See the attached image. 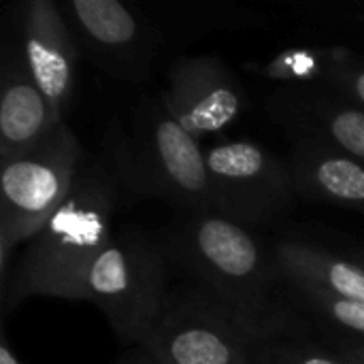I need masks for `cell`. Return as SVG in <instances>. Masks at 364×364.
<instances>
[{
	"label": "cell",
	"instance_id": "8fae6325",
	"mask_svg": "<svg viewBox=\"0 0 364 364\" xmlns=\"http://www.w3.org/2000/svg\"><path fill=\"white\" fill-rule=\"evenodd\" d=\"M267 109L290 139H316L364 162V109L333 87H277Z\"/></svg>",
	"mask_w": 364,
	"mask_h": 364
},
{
	"label": "cell",
	"instance_id": "4fadbf2b",
	"mask_svg": "<svg viewBox=\"0 0 364 364\" xmlns=\"http://www.w3.org/2000/svg\"><path fill=\"white\" fill-rule=\"evenodd\" d=\"M55 126L53 111L34 83L19 45L4 47L0 62V162L36 145Z\"/></svg>",
	"mask_w": 364,
	"mask_h": 364
},
{
	"label": "cell",
	"instance_id": "7c38bea8",
	"mask_svg": "<svg viewBox=\"0 0 364 364\" xmlns=\"http://www.w3.org/2000/svg\"><path fill=\"white\" fill-rule=\"evenodd\" d=\"M290 141L286 162L296 196L364 215V162L316 139Z\"/></svg>",
	"mask_w": 364,
	"mask_h": 364
},
{
	"label": "cell",
	"instance_id": "ffe728a7",
	"mask_svg": "<svg viewBox=\"0 0 364 364\" xmlns=\"http://www.w3.org/2000/svg\"><path fill=\"white\" fill-rule=\"evenodd\" d=\"M113 364H164L160 363L149 350L145 348H130L124 356H119Z\"/></svg>",
	"mask_w": 364,
	"mask_h": 364
},
{
	"label": "cell",
	"instance_id": "5b68a950",
	"mask_svg": "<svg viewBox=\"0 0 364 364\" xmlns=\"http://www.w3.org/2000/svg\"><path fill=\"white\" fill-rule=\"evenodd\" d=\"M85 151L68 122L58 124L36 145L2 164L0 177V273L11 277V254L30 243L70 194Z\"/></svg>",
	"mask_w": 364,
	"mask_h": 364
},
{
	"label": "cell",
	"instance_id": "9c48e42d",
	"mask_svg": "<svg viewBox=\"0 0 364 364\" xmlns=\"http://www.w3.org/2000/svg\"><path fill=\"white\" fill-rule=\"evenodd\" d=\"M160 96L196 141L224 132L247 109L239 75L218 55L177 58L166 70Z\"/></svg>",
	"mask_w": 364,
	"mask_h": 364
},
{
	"label": "cell",
	"instance_id": "ba28073f",
	"mask_svg": "<svg viewBox=\"0 0 364 364\" xmlns=\"http://www.w3.org/2000/svg\"><path fill=\"white\" fill-rule=\"evenodd\" d=\"M79 53L111 79L143 85L149 81L162 41L149 13L122 0L58 2Z\"/></svg>",
	"mask_w": 364,
	"mask_h": 364
},
{
	"label": "cell",
	"instance_id": "cb8c5ba5",
	"mask_svg": "<svg viewBox=\"0 0 364 364\" xmlns=\"http://www.w3.org/2000/svg\"><path fill=\"white\" fill-rule=\"evenodd\" d=\"M354 258H356V260H358V262H360V264H363V267H364V250H360V252H356V256H354Z\"/></svg>",
	"mask_w": 364,
	"mask_h": 364
},
{
	"label": "cell",
	"instance_id": "e0dca14e",
	"mask_svg": "<svg viewBox=\"0 0 364 364\" xmlns=\"http://www.w3.org/2000/svg\"><path fill=\"white\" fill-rule=\"evenodd\" d=\"M286 286L296 307H303L324 326L343 333L346 343H364V303L331 296L307 284L286 282Z\"/></svg>",
	"mask_w": 364,
	"mask_h": 364
},
{
	"label": "cell",
	"instance_id": "5bb4252c",
	"mask_svg": "<svg viewBox=\"0 0 364 364\" xmlns=\"http://www.w3.org/2000/svg\"><path fill=\"white\" fill-rule=\"evenodd\" d=\"M273 256L286 282L307 284L331 296L364 303V267L356 258H346L301 239L277 241Z\"/></svg>",
	"mask_w": 364,
	"mask_h": 364
},
{
	"label": "cell",
	"instance_id": "44dd1931",
	"mask_svg": "<svg viewBox=\"0 0 364 364\" xmlns=\"http://www.w3.org/2000/svg\"><path fill=\"white\" fill-rule=\"evenodd\" d=\"M337 354L350 364H364V343H343Z\"/></svg>",
	"mask_w": 364,
	"mask_h": 364
},
{
	"label": "cell",
	"instance_id": "603a6c76",
	"mask_svg": "<svg viewBox=\"0 0 364 364\" xmlns=\"http://www.w3.org/2000/svg\"><path fill=\"white\" fill-rule=\"evenodd\" d=\"M354 19H358V21H363L364 23V6L356 9V15H354Z\"/></svg>",
	"mask_w": 364,
	"mask_h": 364
},
{
	"label": "cell",
	"instance_id": "7402d4cb",
	"mask_svg": "<svg viewBox=\"0 0 364 364\" xmlns=\"http://www.w3.org/2000/svg\"><path fill=\"white\" fill-rule=\"evenodd\" d=\"M0 364H21V360L13 352V348H11V343H9L4 333L0 335Z\"/></svg>",
	"mask_w": 364,
	"mask_h": 364
},
{
	"label": "cell",
	"instance_id": "3957f363",
	"mask_svg": "<svg viewBox=\"0 0 364 364\" xmlns=\"http://www.w3.org/2000/svg\"><path fill=\"white\" fill-rule=\"evenodd\" d=\"M107 160L124 194L158 198L181 213H211V181L205 149L168 111L162 96H143L130 126L107 132Z\"/></svg>",
	"mask_w": 364,
	"mask_h": 364
},
{
	"label": "cell",
	"instance_id": "ac0fdd59",
	"mask_svg": "<svg viewBox=\"0 0 364 364\" xmlns=\"http://www.w3.org/2000/svg\"><path fill=\"white\" fill-rule=\"evenodd\" d=\"M254 364H350L339 354L311 346L305 339L262 341L256 350Z\"/></svg>",
	"mask_w": 364,
	"mask_h": 364
},
{
	"label": "cell",
	"instance_id": "8992f818",
	"mask_svg": "<svg viewBox=\"0 0 364 364\" xmlns=\"http://www.w3.org/2000/svg\"><path fill=\"white\" fill-rule=\"evenodd\" d=\"M211 213L245 228L271 224L294 209L296 192L286 158L252 139H228L205 149Z\"/></svg>",
	"mask_w": 364,
	"mask_h": 364
},
{
	"label": "cell",
	"instance_id": "277c9868",
	"mask_svg": "<svg viewBox=\"0 0 364 364\" xmlns=\"http://www.w3.org/2000/svg\"><path fill=\"white\" fill-rule=\"evenodd\" d=\"M168 264L160 237L136 224L117 226L92 262L83 301L102 311L119 343L145 346L171 294Z\"/></svg>",
	"mask_w": 364,
	"mask_h": 364
},
{
	"label": "cell",
	"instance_id": "d6986e66",
	"mask_svg": "<svg viewBox=\"0 0 364 364\" xmlns=\"http://www.w3.org/2000/svg\"><path fill=\"white\" fill-rule=\"evenodd\" d=\"M328 87L352 100L354 105L364 109V58L360 53L352 51L350 58L335 70Z\"/></svg>",
	"mask_w": 364,
	"mask_h": 364
},
{
	"label": "cell",
	"instance_id": "7a4b0ae2",
	"mask_svg": "<svg viewBox=\"0 0 364 364\" xmlns=\"http://www.w3.org/2000/svg\"><path fill=\"white\" fill-rule=\"evenodd\" d=\"M122 198L109 160L85 154L70 194L28 243L2 286L4 316L34 296L83 301L87 271L113 237Z\"/></svg>",
	"mask_w": 364,
	"mask_h": 364
},
{
	"label": "cell",
	"instance_id": "6da1fadb",
	"mask_svg": "<svg viewBox=\"0 0 364 364\" xmlns=\"http://www.w3.org/2000/svg\"><path fill=\"white\" fill-rule=\"evenodd\" d=\"M160 241L168 260L211 292L256 341L305 339L277 260L250 228L215 213H181Z\"/></svg>",
	"mask_w": 364,
	"mask_h": 364
},
{
	"label": "cell",
	"instance_id": "2e32d148",
	"mask_svg": "<svg viewBox=\"0 0 364 364\" xmlns=\"http://www.w3.org/2000/svg\"><path fill=\"white\" fill-rule=\"evenodd\" d=\"M354 49L346 45H311L288 47L269 60L247 62L245 68L277 87L328 85L335 70L350 58Z\"/></svg>",
	"mask_w": 364,
	"mask_h": 364
},
{
	"label": "cell",
	"instance_id": "9a60e30c",
	"mask_svg": "<svg viewBox=\"0 0 364 364\" xmlns=\"http://www.w3.org/2000/svg\"><path fill=\"white\" fill-rule=\"evenodd\" d=\"M162 47L194 43L213 32H237L271 23L273 17L235 2H160L149 13Z\"/></svg>",
	"mask_w": 364,
	"mask_h": 364
},
{
	"label": "cell",
	"instance_id": "30bf717a",
	"mask_svg": "<svg viewBox=\"0 0 364 364\" xmlns=\"http://www.w3.org/2000/svg\"><path fill=\"white\" fill-rule=\"evenodd\" d=\"M21 53L26 66L45 94L55 122H68L77 85L79 47L58 2L28 0L19 11Z\"/></svg>",
	"mask_w": 364,
	"mask_h": 364
},
{
	"label": "cell",
	"instance_id": "52a82bcc",
	"mask_svg": "<svg viewBox=\"0 0 364 364\" xmlns=\"http://www.w3.org/2000/svg\"><path fill=\"white\" fill-rule=\"evenodd\" d=\"M258 346L211 292L192 284L171 288L143 348L164 364H254Z\"/></svg>",
	"mask_w": 364,
	"mask_h": 364
}]
</instances>
